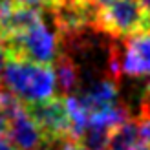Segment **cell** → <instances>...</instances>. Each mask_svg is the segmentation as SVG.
Here are the masks:
<instances>
[{
    "label": "cell",
    "mask_w": 150,
    "mask_h": 150,
    "mask_svg": "<svg viewBox=\"0 0 150 150\" xmlns=\"http://www.w3.org/2000/svg\"><path fill=\"white\" fill-rule=\"evenodd\" d=\"M2 82L22 103H40L55 97L57 79L53 64H39L24 59H7Z\"/></svg>",
    "instance_id": "6da1fadb"
},
{
    "label": "cell",
    "mask_w": 150,
    "mask_h": 150,
    "mask_svg": "<svg viewBox=\"0 0 150 150\" xmlns=\"http://www.w3.org/2000/svg\"><path fill=\"white\" fill-rule=\"evenodd\" d=\"M7 59H24L39 64H53L61 53V39L50 31L42 15L28 28L6 40H0Z\"/></svg>",
    "instance_id": "7a4b0ae2"
},
{
    "label": "cell",
    "mask_w": 150,
    "mask_h": 150,
    "mask_svg": "<svg viewBox=\"0 0 150 150\" xmlns=\"http://www.w3.org/2000/svg\"><path fill=\"white\" fill-rule=\"evenodd\" d=\"M95 31L121 40L139 31H150V17L139 0H110L97 13Z\"/></svg>",
    "instance_id": "3957f363"
},
{
    "label": "cell",
    "mask_w": 150,
    "mask_h": 150,
    "mask_svg": "<svg viewBox=\"0 0 150 150\" xmlns=\"http://www.w3.org/2000/svg\"><path fill=\"white\" fill-rule=\"evenodd\" d=\"M28 114L33 117V121L39 125L48 143L59 148L64 141H73L71 134V121L66 108L64 97H51V99L40 103H24Z\"/></svg>",
    "instance_id": "277c9868"
},
{
    "label": "cell",
    "mask_w": 150,
    "mask_h": 150,
    "mask_svg": "<svg viewBox=\"0 0 150 150\" xmlns=\"http://www.w3.org/2000/svg\"><path fill=\"white\" fill-rule=\"evenodd\" d=\"M7 139L15 150H53L39 125L28 114L24 103L7 115Z\"/></svg>",
    "instance_id": "5b68a950"
},
{
    "label": "cell",
    "mask_w": 150,
    "mask_h": 150,
    "mask_svg": "<svg viewBox=\"0 0 150 150\" xmlns=\"http://www.w3.org/2000/svg\"><path fill=\"white\" fill-rule=\"evenodd\" d=\"M119 61L123 75H150V31H139L119 40Z\"/></svg>",
    "instance_id": "8992f818"
},
{
    "label": "cell",
    "mask_w": 150,
    "mask_h": 150,
    "mask_svg": "<svg viewBox=\"0 0 150 150\" xmlns=\"http://www.w3.org/2000/svg\"><path fill=\"white\" fill-rule=\"evenodd\" d=\"M117 95H119V84L117 79L104 75L103 79H99L97 82H93L84 93H81V101L86 104V108L90 110V114L99 108L104 106H112L117 103Z\"/></svg>",
    "instance_id": "52a82bcc"
},
{
    "label": "cell",
    "mask_w": 150,
    "mask_h": 150,
    "mask_svg": "<svg viewBox=\"0 0 150 150\" xmlns=\"http://www.w3.org/2000/svg\"><path fill=\"white\" fill-rule=\"evenodd\" d=\"M55 70V79H57V88L62 93V97L75 93V90L79 88V66L75 62V59L70 55V51L61 46V53L57 55L53 62Z\"/></svg>",
    "instance_id": "ba28073f"
},
{
    "label": "cell",
    "mask_w": 150,
    "mask_h": 150,
    "mask_svg": "<svg viewBox=\"0 0 150 150\" xmlns=\"http://www.w3.org/2000/svg\"><path fill=\"white\" fill-rule=\"evenodd\" d=\"M108 150H150V146L139 136L137 121L128 119L110 132Z\"/></svg>",
    "instance_id": "9c48e42d"
},
{
    "label": "cell",
    "mask_w": 150,
    "mask_h": 150,
    "mask_svg": "<svg viewBox=\"0 0 150 150\" xmlns=\"http://www.w3.org/2000/svg\"><path fill=\"white\" fill-rule=\"evenodd\" d=\"M61 2V0H15V4L31 7V9H53V7Z\"/></svg>",
    "instance_id": "30bf717a"
},
{
    "label": "cell",
    "mask_w": 150,
    "mask_h": 150,
    "mask_svg": "<svg viewBox=\"0 0 150 150\" xmlns=\"http://www.w3.org/2000/svg\"><path fill=\"white\" fill-rule=\"evenodd\" d=\"M137 126H139V136L145 143L150 146V114H139L137 119Z\"/></svg>",
    "instance_id": "8fae6325"
},
{
    "label": "cell",
    "mask_w": 150,
    "mask_h": 150,
    "mask_svg": "<svg viewBox=\"0 0 150 150\" xmlns=\"http://www.w3.org/2000/svg\"><path fill=\"white\" fill-rule=\"evenodd\" d=\"M57 150H90V148H86L81 141H64Z\"/></svg>",
    "instance_id": "7c38bea8"
},
{
    "label": "cell",
    "mask_w": 150,
    "mask_h": 150,
    "mask_svg": "<svg viewBox=\"0 0 150 150\" xmlns=\"http://www.w3.org/2000/svg\"><path fill=\"white\" fill-rule=\"evenodd\" d=\"M6 61H7V57H6V51H4V48H2V44H0V84H2V71H4Z\"/></svg>",
    "instance_id": "4fadbf2b"
},
{
    "label": "cell",
    "mask_w": 150,
    "mask_h": 150,
    "mask_svg": "<svg viewBox=\"0 0 150 150\" xmlns=\"http://www.w3.org/2000/svg\"><path fill=\"white\" fill-rule=\"evenodd\" d=\"M141 2V6H143V9L146 11V15L150 17V0H139Z\"/></svg>",
    "instance_id": "5bb4252c"
}]
</instances>
